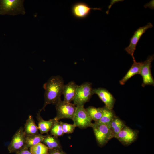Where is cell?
<instances>
[{
	"label": "cell",
	"mask_w": 154,
	"mask_h": 154,
	"mask_svg": "<svg viewBox=\"0 0 154 154\" xmlns=\"http://www.w3.org/2000/svg\"><path fill=\"white\" fill-rule=\"evenodd\" d=\"M64 85L63 78L59 75L51 77L44 84V102L43 108L40 110L41 111L44 110L48 104L56 105L61 100Z\"/></svg>",
	"instance_id": "obj_1"
},
{
	"label": "cell",
	"mask_w": 154,
	"mask_h": 154,
	"mask_svg": "<svg viewBox=\"0 0 154 154\" xmlns=\"http://www.w3.org/2000/svg\"><path fill=\"white\" fill-rule=\"evenodd\" d=\"M24 1V0H0V15H25Z\"/></svg>",
	"instance_id": "obj_2"
},
{
	"label": "cell",
	"mask_w": 154,
	"mask_h": 154,
	"mask_svg": "<svg viewBox=\"0 0 154 154\" xmlns=\"http://www.w3.org/2000/svg\"><path fill=\"white\" fill-rule=\"evenodd\" d=\"M99 145H105L112 138H114L111 131L106 125L99 122H95L91 125Z\"/></svg>",
	"instance_id": "obj_3"
},
{
	"label": "cell",
	"mask_w": 154,
	"mask_h": 154,
	"mask_svg": "<svg viewBox=\"0 0 154 154\" xmlns=\"http://www.w3.org/2000/svg\"><path fill=\"white\" fill-rule=\"evenodd\" d=\"M94 94L92 84L86 82L80 85H78L73 104L76 106L84 105L89 101Z\"/></svg>",
	"instance_id": "obj_4"
},
{
	"label": "cell",
	"mask_w": 154,
	"mask_h": 154,
	"mask_svg": "<svg viewBox=\"0 0 154 154\" xmlns=\"http://www.w3.org/2000/svg\"><path fill=\"white\" fill-rule=\"evenodd\" d=\"M55 105L57 114L54 118L56 121L62 119H72L76 108L74 104L60 100Z\"/></svg>",
	"instance_id": "obj_5"
},
{
	"label": "cell",
	"mask_w": 154,
	"mask_h": 154,
	"mask_svg": "<svg viewBox=\"0 0 154 154\" xmlns=\"http://www.w3.org/2000/svg\"><path fill=\"white\" fill-rule=\"evenodd\" d=\"M76 127L85 129L91 127L92 120L89 115L84 105L76 106V111L72 119Z\"/></svg>",
	"instance_id": "obj_6"
},
{
	"label": "cell",
	"mask_w": 154,
	"mask_h": 154,
	"mask_svg": "<svg viewBox=\"0 0 154 154\" xmlns=\"http://www.w3.org/2000/svg\"><path fill=\"white\" fill-rule=\"evenodd\" d=\"M154 60V55L149 56L147 60L142 62L139 74L142 76L143 82L142 86L154 85V80L151 72V63Z\"/></svg>",
	"instance_id": "obj_7"
},
{
	"label": "cell",
	"mask_w": 154,
	"mask_h": 154,
	"mask_svg": "<svg viewBox=\"0 0 154 154\" xmlns=\"http://www.w3.org/2000/svg\"><path fill=\"white\" fill-rule=\"evenodd\" d=\"M26 136L23 128L20 127L13 135L8 147L10 153H16L23 148L25 144Z\"/></svg>",
	"instance_id": "obj_8"
},
{
	"label": "cell",
	"mask_w": 154,
	"mask_h": 154,
	"mask_svg": "<svg viewBox=\"0 0 154 154\" xmlns=\"http://www.w3.org/2000/svg\"><path fill=\"white\" fill-rule=\"evenodd\" d=\"M153 26L151 23H149L146 25L139 28L135 31L133 36L131 38L130 44L125 49V50L132 56L133 60H135L133 54L139 40L145 31L151 28Z\"/></svg>",
	"instance_id": "obj_9"
},
{
	"label": "cell",
	"mask_w": 154,
	"mask_h": 154,
	"mask_svg": "<svg viewBox=\"0 0 154 154\" xmlns=\"http://www.w3.org/2000/svg\"><path fill=\"white\" fill-rule=\"evenodd\" d=\"M138 136L137 131L125 125L116 137L123 144L128 145L134 142Z\"/></svg>",
	"instance_id": "obj_10"
},
{
	"label": "cell",
	"mask_w": 154,
	"mask_h": 154,
	"mask_svg": "<svg viewBox=\"0 0 154 154\" xmlns=\"http://www.w3.org/2000/svg\"><path fill=\"white\" fill-rule=\"evenodd\" d=\"M92 9L101 10L99 8H91L86 3L80 2L74 4L72 7L71 11L73 15L75 18L82 19L87 17Z\"/></svg>",
	"instance_id": "obj_11"
},
{
	"label": "cell",
	"mask_w": 154,
	"mask_h": 154,
	"mask_svg": "<svg viewBox=\"0 0 154 154\" xmlns=\"http://www.w3.org/2000/svg\"><path fill=\"white\" fill-rule=\"evenodd\" d=\"M94 94H96L105 104V107L110 109H112L116 100L112 95L106 89L99 88L93 89Z\"/></svg>",
	"instance_id": "obj_12"
},
{
	"label": "cell",
	"mask_w": 154,
	"mask_h": 154,
	"mask_svg": "<svg viewBox=\"0 0 154 154\" xmlns=\"http://www.w3.org/2000/svg\"><path fill=\"white\" fill-rule=\"evenodd\" d=\"M78 85L73 81H70L64 85L62 93V95L64 96V101L71 103L73 101L76 95Z\"/></svg>",
	"instance_id": "obj_13"
},
{
	"label": "cell",
	"mask_w": 154,
	"mask_h": 154,
	"mask_svg": "<svg viewBox=\"0 0 154 154\" xmlns=\"http://www.w3.org/2000/svg\"><path fill=\"white\" fill-rule=\"evenodd\" d=\"M41 111L40 110L37 114L36 118L38 121V127L40 134L48 133L52 126L56 121L54 118L46 121L44 120L40 115Z\"/></svg>",
	"instance_id": "obj_14"
},
{
	"label": "cell",
	"mask_w": 154,
	"mask_h": 154,
	"mask_svg": "<svg viewBox=\"0 0 154 154\" xmlns=\"http://www.w3.org/2000/svg\"><path fill=\"white\" fill-rule=\"evenodd\" d=\"M23 129L25 136L39 133L38 127L35 123L31 115L29 116L25 124Z\"/></svg>",
	"instance_id": "obj_15"
},
{
	"label": "cell",
	"mask_w": 154,
	"mask_h": 154,
	"mask_svg": "<svg viewBox=\"0 0 154 154\" xmlns=\"http://www.w3.org/2000/svg\"><path fill=\"white\" fill-rule=\"evenodd\" d=\"M133 63L129 70L122 79L119 81L121 85H124L130 78L135 75L139 74L142 62H137L135 59L133 60Z\"/></svg>",
	"instance_id": "obj_16"
},
{
	"label": "cell",
	"mask_w": 154,
	"mask_h": 154,
	"mask_svg": "<svg viewBox=\"0 0 154 154\" xmlns=\"http://www.w3.org/2000/svg\"><path fill=\"white\" fill-rule=\"evenodd\" d=\"M42 143L46 145L49 150L62 149L58 138L48 133L45 135Z\"/></svg>",
	"instance_id": "obj_17"
},
{
	"label": "cell",
	"mask_w": 154,
	"mask_h": 154,
	"mask_svg": "<svg viewBox=\"0 0 154 154\" xmlns=\"http://www.w3.org/2000/svg\"><path fill=\"white\" fill-rule=\"evenodd\" d=\"M102 116L98 122L104 124L110 128L111 123L116 116L112 109H110L106 107L102 108Z\"/></svg>",
	"instance_id": "obj_18"
},
{
	"label": "cell",
	"mask_w": 154,
	"mask_h": 154,
	"mask_svg": "<svg viewBox=\"0 0 154 154\" xmlns=\"http://www.w3.org/2000/svg\"><path fill=\"white\" fill-rule=\"evenodd\" d=\"M125 125L123 121L119 118L116 116L115 117L111 123L110 127L113 137H116Z\"/></svg>",
	"instance_id": "obj_19"
},
{
	"label": "cell",
	"mask_w": 154,
	"mask_h": 154,
	"mask_svg": "<svg viewBox=\"0 0 154 154\" xmlns=\"http://www.w3.org/2000/svg\"><path fill=\"white\" fill-rule=\"evenodd\" d=\"M45 135L38 134L26 136L25 144L24 148L29 149L39 143L42 142Z\"/></svg>",
	"instance_id": "obj_20"
},
{
	"label": "cell",
	"mask_w": 154,
	"mask_h": 154,
	"mask_svg": "<svg viewBox=\"0 0 154 154\" xmlns=\"http://www.w3.org/2000/svg\"><path fill=\"white\" fill-rule=\"evenodd\" d=\"M86 109L92 120L98 122L102 116V108L90 106Z\"/></svg>",
	"instance_id": "obj_21"
},
{
	"label": "cell",
	"mask_w": 154,
	"mask_h": 154,
	"mask_svg": "<svg viewBox=\"0 0 154 154\" xmlns=\"http://www.w3.org/2000/svg\"><path fill=\"white\" fill-rule=\"evenodd\" d=\"M29 149L32 154H48L49 151L48 147L42 142L31 147Z\"/></svg>",
	"instance_id": "obj_22"
},
{
	"label": "cell",
	"mask_w": 154,
	"mask_h": 154,
	"mask_svg": "<svg viewBox=\"0 0 154 154\" xmlns=\"http://www.w3.org/2000/svg\"><path fill=\"white\" fill-rule=\"evenodd\" d=\"M50 131L51 135L57 137L64 134L60 123L58 121L54 123Z\"/></svg>",
	"instance_id": "obj_23"
},
{
	"label": "cell",
	"mask_w": 154,
	"mask_h": 154,
	"mask_svg": "<svg viewBox=\"0 0 154 154\" xmlns=\"http://www.w3.org/2000/svg\"><path fill=\"white\" fill-rule=\"evenodd\" d=\"M62 125L64 134L71 133H73L76 127L74 124H70L67 123L60 121Z\"/></svg>",
	"instance_id": "obj_24"
},
{
	"label": "cell",
	"mask_w": 154,
	"mask_h": 154,
	"mask_svg": "<svg viewBox=\"0 0 154 154\" xmlns=\"http://www.w3.org/2000/svg\"><path fill=\"white\" fill-rule=\"evenodd\" d=\"M48 154H66L62 149L49 150Z\"/></svg>",
	"instance_id": "obj_25"
},
{
	"label": "cell",
	"mask_w": 154,
	"mask_h": 154,
	"mask_svg": "<svg viewBox=\"0 0 154 154\" xmlns=\"http://www.w3.org/2000/svg\"><path fill=\"white\" fill-rule=\"evenodd\" d=\"M16 154H32L28 149L23 148L16 153Z\"/></svg>",
	"instance_id": "obj_26"
}]
</instances>
